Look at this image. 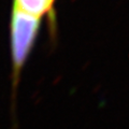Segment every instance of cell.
I'll return each mask as SVG.
<instances>
[{"instance_id": "cell-2", "label": "cell", "mask_w": 129, "mask_h": 129, "mask_svg": "<svg viewBox=\"0 0 129 129\" xmlns=\"http://www.w3.org/2000/svg\"><path fill=\"white\" fill-rule=\"evenodd\" d=\"M56 0H13V9L42 19L52 13Z\"/></svg>"}, {"instance_id": "cell-1", "label": "cell", "mask_w": 129, "mask_h": 129, "mask_svg": "<svg viewBox=\"0 0 129 129\" xmlns=\"http://www.w3.org/2000/svg\"><path fill=\"white\" fill-rule=\"evenodd\" d=\"M40 25V18L15 9L12 10L10 19V50L14 85L17 84L21 72L35 46Z\"/></svg>"}]
</instances>
